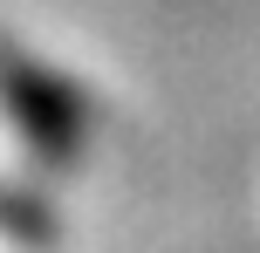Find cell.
I'll return each instance as SVG.
<instances>
[{"mask_svg": "<svg viewBox=\"0 0 260 253\" xmlns=\"http://www.w3.org/2000/svg\"><path fill=\"white\" fill-rule=\"evenodd\" d=\"M0 117L48 164H76L82 144H89V103H82L62 76L21 62V55H0Z\"/></svg>", "mask_w": 260, "mask_h": 253, "instance_id": "1", "label": "cell"}, {"mask_svg": "<svg viewBox=\"0 0 260 253\" xmlns=\"http://www.w3.org/2000/svg\"><path fill=\"white\" fill-rule=\"evenodd\" d=\"M0 233H14V240H35V246H41L55 226H48V212H41V205L27 199V192L0 185Z\"/></svg>", "mask_w": 260, "mask_h": 253, "instance_id": "2", "label": "cell"}]
</instances>
